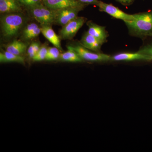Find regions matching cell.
I'll list each match as a JSON object with an SVG mask.
<instances>
[{"instance_id":"cell-1","label":"cell","mask_w":152,"mask_h":152,"mask_svg":"<svg viewBox=\"0 0 152 152\" xmlns=\"http://www.w3.org/2000/svg\"><path fill=\"white\" fill-rule=\"evenodd\" d=\"M133 15V20L124 22L130 34L140 37H152V12Z\"/></svg>"},{"instance_id":"cell-2","label":"cell","mask_w":152,"mask_h":152,"mask_svg":"<svg viewBox=\"0 0 152 152\" xmlns=\"http://www.w3.org/2000/svg\"><path fill=\"white\" fill-rule=\"evenodd\" d=\"M24 24L21 15L15 13L3 16L1 18V26L3 36L11 38L17 35Z\"/></svg>"},{"instance_id":"cell-3","label":"cell","mask_w":152,"mask_h":152,"mask_svg":"<svg viewBox=\"0 0 152 152\" xmlns=\"http://www.w3.org/2000/svg\"><path fill=\"white\" fill-rule=\"evenodd\" d=\"M32 16L42 26L54 25L56 11L42 4L30 8Z\"/></svg>"},{"instance_id":"cell-4","label":"cell","mask_w":152,"mask_h":152,"mask_svg":"<svg viewBox=\"0 0 152 152\" xmlns=\"http://www.w3.org/2000/svg\"><path fill=\"white\" fill-rule=\"evenodd\" d=\"M67 48H70L76 52L81 58L84 61L91 62L110 61L111 56L101 53L92 52L79 44L69 45Z\"/></svg>"},{"instance_id":"cell-5","label":"cell","mask_w":152,"mask_h":152,"mask_svg":"<svg viewBox=\"0 0 152 152\" xmlns=\"http://www.w3.org/2000/svg\"><path fill=\"white\" fill-rule=\"evenodd\" d=\"M87 20V19L84 17H77L63 26L59 31L61 39H72Z\"/></svg>"},{"instance_id":"cell-6","label":"cell","mask_w":152,"mask_h":152,"mask_svg":"<svg viewBox=\"0 0 152 152\" xmlns=\"http://www.w3.org/2000/svg\"><path fill=\"white\" fill-rule=\"evenodd\" d=\"M82 7L67 8L56 10L54 25L63 26L78 17L79 12Z\"/></svg>"},{"instance_id":"cell-7","label":"cell","mask_w":152,"mask_h":152,"mask_svg":"<svg viewBox=\"0 0 152 152\" xmlns=\"http://www.w3.org/2000/svg\"><path fill=\"white\" fill-rule=\"evenodd\" d=\"M96 6L101 12H104L115 18L122 20L124 22L132 20L134 19V15L126 13L111 4L99 1Z\"/></svg>"},{"instance_id":"cell-8","label":"cell","mask_w":152,"mask_h":152,"mask_svg":"<svg viewBox=\"0 0 152 152\" xmlns=\"http://www.w3.org/2000/svg\"><path fill=\"white\" fill-rule=\"evenodd\" d=\"M43 2L45 6L55 10L67 8H83V3L78 0H43Z\"/></svg>"},{"instance_id":"cell-9","label":"cell","mask_w":152,"mask_h":152,"mask_svg":"<svg viewBox=\"0 0 152 152\" xmlns=\"http://www.w3.org/2000/svg\"><path fill=\"white\" fill-rule=\"evenodd\" d=\"M87 24L88 27L87 32L96 38L103 44L107 42L109 34L104 27L99 26L91 21L87 22Z\"/></svg>"},{"instance_id":"cell-10","label":"cell","mask_w":152,"mask_h":152,"mask_svg":"<svg viewBox=\"0 0 152 152\" xmlns=\"http://www.w3.org/2000/svg\"><path fill=\"white\" fill-rule=\"evenodd\" d=\"M79 44L86 48L96 53H100L101 48L103 45L87 32L83 35Z\"/></svg>"},{"instance_id":"cell-11","label":"cell","mask_w":152,"mask_h":152,"mask_svg":"<svg viewBox=\"0 0 152 152\" xmlns=\"http://www.w3.org/2000/svg\"><path fill=\"white\" fill-rule=\"evenodd\" d=\"M22 10L20 3L18 0H0L1 13H15Z\"/></svg>"},{"instance_id":"cell-12","label":"cell","mask_w":152,"mask_h":152,"mask_svg":"<svg viewBox=\"0 0 152 152\" xmlns=\"http://www.w3.org/2000/svg\"><path fill=\"white\" fill-rule=\"evenodd\" d=\"M135 60H146L151 61L148 56L143 54L139 52L135 53H124L118 54L111 56L112 61H132Z\"/></svg>"},{"instance_id":"cell-13","label":"cell","mask_w":152,"mask_h":152,"mask_svg":"<svg viewBox=\"0 0 152 152\" xmlns=\"http://www.w3.org/2000/svg\"><path fill=\"white\" fill-rule=\"evenodd\" d=\"M41 32L47 39L55 47L62 51L61 43V38L57 35L54 30L52 29L51 26H42Z\"/></svg>"},{"instance_id":"cell-14","label":"cell","mask_w":152,"mask_h":152,"mask_svg":"<svg viewBox=\"0 0 152 152\" xmlns=\"http://www.w3.org/2000/svg\"><path fill=\"white\" fill-rule=\"evenodd\" d=\"M28 45L26 43L15 40L6 47V50L14 54L21 56L27 48Z\"/></svg>"},{"instance_id":"cell-15","label":"cell","mask_w":152,"mask_h":152,"mask_svg":"<svg viewBox=\"0 0 152 152\" xmlns=\"http://www.w3.org/2000/svg\"><path fill=\"white\" fill-rule=\"evenodd\" d=\"M0 62L18 63L24 64L25 61L24 58L22 56L14 54L6 50L0 53Z\"/></svg>"},{"instance_id":"cell-16","label":"cell","mask_w":152,"mask_h":152,"mask_svg":"<svg viewBox=\"0 0 152 152\" xmlns=\"http://www.w3.org/2000/svg\"><path fill=\"white\" fill-rule=\"evenodd\" d=\"M59 59L62 61L67 62L79 63L84 61L76 52L70 48L61 53Z\"/></svg>"},{"instance_id":"cell-17","label":"cell","mask_w":152,"mask_h":152,"mask_svg":"<svg viewBox=\"0 0 152 152\" xmlns=\"http://www.w3.org/2000/svg\"><path fill=\"white\" fill-rule=\"evenodd\" d=\"M60 50L56 47L48 48V53L45 60L48 61H55L59 58Z\"/></svg>"},{"instance_id":"cell-18","label":"cell","mask_w":152,"mask_h":152,"mask_svg":"<svg viewBox=\"0 0 152 152\" xmlns=\"http://www.w3.org/2000/svg\"><path fill=\"white\" fill-rule=\"evenodd\" d=\"M48 48L46 45H44L41 46L39 50L33 58V61L37 62L45 60L48 53Z\"/></svg>"},{"instance_id":"cell-19","label":"cell","mask_w":152,"mask_h":152,"mask_svg":"<svg viewBox=\"0 0 152 152\" xmlns=\"http://www.w3.org/2000/svg\"><path fill=\"white\" fill-rule=\"evenodd\" d=\"M19 2L25 6L28 7L29 8L42 4V0H18Z\"/></svg>"},{"instance_id":"cell-20","label":"cell","mask_w":152,"mask_h":152,"mask_svg":"<svg viewBox=\"0 0 152 152\" xmlns=\"http://www.w3.org/2000/svg\"><path fill=\"white\" fill-rule=\"evenodd\" d=\"M38 27V25L35 23H31L28 24L23 31V39Z\"/></svg>"},{"instance_id":"cell-21","label":"cell","mask_w":152,"mask_h":152,"mask_svg":"<svg viewBox=\"0 0 152 152\" xmlns=\"http://www.w3.org/2000/svg\"><path fill=\"white\" fill-rule=\"evenodd\" d=\"M138 52L148 56L151 58V60H152V43L140 49Z\"/></svg>"},{"instance_id":"cell-22","label":"cell","mask_w":152,"mask_h":152,"mask_svg":"<svg viewBox=\"0 0 152 152\" xmlns=\"http://www.w3.org/2000/svg\"><path fill=\"white\" fill-rule=\"evenodd\" d=\"M41 32V28L39 27V26L36 28L32 32H31L26 37L24 38L25 40H30L34 38L37 37L40 34Z\"/></svg>"},{"instance_id":"cell-23","label":"cell","mask_w":152,"mask_h":152,"mask_svg":"<svg viewBox=\"0 0 152 152\" xmlns=\"http://www.w3.org/2000/svg\"><path fill=\"white\" fill-rule=\"evenodd\" d=\"M27 53L29 58L31 59H33V58L35 56L36 53L34 51V50L33 43L31 44L29 48H28Z\"/></svg>"},{"instance_id":"cell-24","label":"cell","mask_w":152,"mask_h":152,"mask_svg":"<svg viewBox=\"0 0 152 152\" xmlns=\"http://www.w3.org/2000/svg\"><path fill=\"white\" fill-rule=\"evenodd\" d=\"M83 4H93L96 5L99 1L98 0H78Z\"/></svg>"},{"instance_id":"cell-25","label":"cell","mask_w":152,"mask_h":152,"mask_svg":"<svg viewBox=\"0 0 152 152\" xmlns=\"http://www.w3.org/2000/svg\"><path fill=\"white\" fill-rule=\"evenodd\" d=\"M116 1L121 3L124 5H129L132 4L134 1V0H116Z\"/></svg>"},{"instance_id":"cell-26","label":"cell","mask_w":152,"mask_h":152,"mask_svg":"<svg viewBox=\"0 0 152 152\" xmlns=\"http://www.w3.org/2000/svg\"><path fill=\"white\" fill-rule=\"evenodd\" d=\"M33 46H34V50L36 54L38 53V51L39 50L41 47L40 46L38 42L33 43Z\"/></svg>"}]
</instances>
